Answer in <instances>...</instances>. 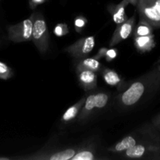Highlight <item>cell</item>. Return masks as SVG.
<instances>
[{
  "label": "cell",
  "instance_id": "6da1fadb",
  "mask_svg": "<svg viewBox=\"0 0 160 160\" xmlns=\"http://www.w3.org/2000/svg\"><path fill=\"white\" fill-rule=\"evenodd\" d=\"M160 90V65L143 74L127 85L116 96V106L130 110L153 98Z\"/></svg>",
  "mask_w": 160,
  "mask_h": 160
},
{
  "label": "cell",
  "instance_id": "7a4b0ae2",
  "mask_svg": "<svg viewBox=\"0 0 160 160\" xmlns=\"http://www.w3.org/2000/svg\"><path fill=\"white\" fill-rule=\"evenodd\" d=\"M158 142L160 144V132L152 123L143 125L129 135L124 137L112 146L107 148L108 152L118 154L143 142Z\"/></svg>",
  "mask_w": 160,
  "mask_h": 160
},
{
  "label": "cell",
  "instance_id": "3957f363",
  "mask_svg": "<svg viewBox=\"0 0 160 160\" xmlns=\"http://www.w3.org/2000/svg\"><path fill=\"white\" fill-rule=\"evenodd\" d=\"M123 159L160 160V144L158 142H143L118 153Z\"/></svg>",
  "mask_w": 160,
  "mask_h": 160
},
{
  "label": "cell",
  "instance_id": "277c9868",
  "mask_svg": "<svg viewBox=\"0 0 160 160\" xmlns=\"http://www.w3.org/2000/svg\"><path fill=\"white\" fill-rule=\"evenodd\" d=\"M50 34L46 22L40 12H33V28L31 42L41 54H45L50 45Z\"/></svg>",
  "mask_w": 160,
  "mask_h": 160
},
{
  "label": "cell",
  "instance_id": "5b68a950",
  "mask_svg": "<svg viewBox=\"0 0 160 160\" xmlns=\"http://www.w3.org/2000/svg\"><path fill=\"white\" fill-rule=\"evenodd\" d=\"M136 6L140 20L160 28V0H138Z\"/></svg>",
  "mask_w": 160,
  "mask_h": 160
},
{
  "label": "cell",
  "instance_id": "8992f818",
  "mask_svg": "<svg viewBox=\"0 0 160 160\" xmlns=\"http://www.w3.org/2000/svg\"><path fill=\"white\" fill-rule=\"evenodd\" d=\"M33 28V13L28 18L7 28V39L14 43L31 41Z\"/></svg>",
  "mask_w": 160,
  "mask_h": 160
},
{
  "label": "cell",
  "instance_id": "52a82bcc",
  "mask_svg": "<svg viewBox=\"0 0 160 160\" xmlns=\"http://www.w3.org/2000/svg\"><path fill=\"white\" fill-rule=\"evenodd\" d=\"M77 147L64 148V149L49 150V151H40L34 153L31 156H22V157H13L10 159H25V160H69L76 153Z\"/></svg>",
  "mask_w": 160,
  "mask_h": 160
},
{
  "label": "cell",
  "instance_id": "ba28073f",
  "mask_svg": "<svg viewBox=\"0 0 160 160\" xmlns=\"http://www.w3.org/2000/svg\"><path fill=\"white\" fill-rule=\"evenodd\" d=\"M94 45L95 38L93 36H88L78 39L65 48L64 51L68 53L75 60H78L89 56L93 49Z\"/></svg>",
  "mask_w": 160,
  "mask_h": 160
},
{
  "label": "cell",
  "instance_id": "9c48e42d",
  "mask_svg": "<svg viewBox=\"0 0 160 160\" xmlns=\"http://www.w3.org/2000/svg\"><path fill=\"white\" fill-rule=\"evenodd\" d=\"M135 25V15L130 18L127 19L123 23L118 24L115 31L113 33V35L110 41V48L115 46L123 40L126 39L133 32Z\"/></svg>",
  "mask_w": 160,
  "mask_h": 160
},
{
  "label": "cell",
  "instance_id": "30bf717a",
  "mask_svg": "<svg viewBox=\"0 0 160 160\" xmlns=\"http://www.w3.org/2000/svg\"><path fill=\"white\" fill-rule=\"evenodd\" d=\"M77 78L80 86L86 92L93 90L97 88V73L89 70H76Z\"/></svg>",
  "mask_w": 160,
  "mask_h": 160
},
{
  "label": "cell",
  "instance_id": "8fae6325",
  "mask_svg": "<svg viewBox=\"0 0 160 160\" xmlns=\"http://www.w3.org/2000/svg\"><path fill=\"white\" fill-rule=\"evenodd\" d=\"M102 77H103L104 81H105L106 84L111 87L116 88L119 92L123 91L125 88L127 87V83L124 81V80L119 76V73L115 72V70H111L108 68H102L100 70Z\"/></svg>",
  "mask_w": 160,
  "mask_h": 160
},
{
  "label": "cell",
  "instance_id": "7c38bea8",
  "mask_svg": "<svg viewBox=\"0 0 160 160\" xmlns=\"http://www.w3.org/2000/svg\"><path fill=\"white\" fill-rule=\"evenodd\" d=\"M130 4L127 0H122L118 4H109L107 6L108 12L116 24H120L128 19L125 13V8Z\"/></svg>",
  "mask_w": 160,
  "mask_h": 160
},
{
  "label": "cell",
  "instance_id": "4fadbf2b",
  "mask_svg": "<svg viewBox=\"0 0 160 160\" xmlns=\"http://www.w3.org/2000/svg\"><path fill=\"white\" fill-rule=\"evenodd\" d=\"M97 111L96 109V102H95V93L89 94L86 96V101L82 107L77 120L79 123H84L89 120L93 112Z\"/></svg>",
  "mask_w": 160,
  "mask_h": 160
},
{
  "label": "cell",
  "instance_id": "5bb4252c",
  "mask_svg": "<svg viewBox=\"0 0 160 160\" xmlns=\"http://www.w3.org/2000/svg\"><path fill=\"white\" fill-rule=\"evenodd\" d=\"M134 46L139 52H150L155 46V36L153 34L144 36H134Z\"/></svg>",
  "mask_w": 160,
  "mask_h": 160
},
{
  "label": "cell",
  "instance_id": "9a60e30c",
  "mask_svg": "<svg viewBox=\"0 0 160 160\" xmlns=\"http://www.w3.org/2000/svg\"><path fill=\"white\" fill-rule=\"evenodd\" d=\"M86 96L83 97L76 103H75L72 106H70L68 109H66V111L64 112L62 117H61V124H69L72 121H74L75 119L78 118V114H79L82 107H83V104H84L85 101H86Z\"/></svg>",
  "mask_w": 160,
  "mask_h": 160
},
{
  "label": "cell",
  "instance_id": "2e32d148",
  "mask_svg": "<svg viewBox=\"0 0 160 160\" xmlns=\"http://www.w3.org/2000/svg\"><path fill=\"white\" fill-rule=\"evenodd\" d=\"M97 148L93 144H86L77 149L75 156L71 160H94L97 156Z\"/></svg>",
  "mask_w": 160,
  "mask_h": 160
},
{
  "label": "cell",
  "instance_id": "e0dca14e",
  "mask_svg": "<svg viewBox=\"0 0 160 160\" xmlns=\"http://www.w3.org/2000/svg\"><path fill=\"white\" fill-rule=\"evenodd\" d=\"M76 70H89L98 73L103 68V66L98 59L93 58H83L76 60Z\"/></svg>",
  "mask_w": 160,
  "mask_h": 160
},
{
  "label": "cell",
  "instance_id": "ac0fdd59",
  "mask_svg": "<svg viewBox=\"0 0 160 160\" xmlns=\"http://www.w3.org/2000/svg\"><path fill=\"white\" fill-rule=\"evenodd\" d=\"M154 28L149 23L139 20L135 29H133V36H144L153 34Z\"/></svg>",
  "mask_w": 160,
  "mask_h": 160
},
{
  "label": "cell",
  "instance_id": "d6986e66",
  "mask_svg": "<svg viewBox=\"0 0 160 160\" xmlns=\"http://www.w3.org/2000/svg\"><path fill=\"white\" fill-rule=\"evenodd\" d=\"M110 95L106 92H97L95 93V102H96V109L97 111L102 110L104 109L108 104L109 102Z\"/></svg>",
  "mask_w": 160,
  "mask_h": 160
},
{
  "label": "cell",
  "instance_id": "ffe728a7",
  "mask_svg": "<svg viewBox=\"0 0 160 160\" xmlns=\"http://www.w3.org/2000/svg\"><path fill=\"white\" fill-rule=\"evenodd\" d=\"M13 70L5 62L0 61V79L7 81L13 77Z\"/></svg>",
  "mask_w": 160,
  "mask_h": 160
},
{
  "label": "cell",
  "instance_id": "44dd1931",
  "mask_svg": "<svg viewBox=\"0 0 160 160\" xmlns=\"http://www.w3.org/2000/svg\"><path fill=\"white\" fill-rule=\"evenodd\" d=\"M68 27L64 23H57L53 29V33L57 37H62V36L66 35L67 34H68Z\"/></svg>",
  "mask_w": 160,
  "mask_h": 160
},
{
  "label": "cell",
  "instance_id": "7402d4cb",
  "mask_svg": "<svg viewBox=\"0 0 160 160\" xmlns=\"http://www.w3.org/2000/svg\"><path fill=\"white\" fill-rule=\"evenodd\" d=\"M86 23H87V20L83 16H78L77 17H75V21H74L75 31L78 33L82 32L86 27Z\"/></svg>",
  "mask_w": 160,
  "mask_h": 160
},
{
  "label": "cell",
  "instance_id": "603a6c76",
  "mask_svg": "<svg viewBox=\"0 0 160 160\" xmlns=\"http://www.w3.org/2000/svg\"><path fill=\"white\" fill-rule=\"evenodd\" d=\"M118 55V51L116 48H111L107 50L106 53H105V59L108 62H110V61H112L113 59H115L117 57Z\"/></svg>",
  "mask_w": 160,
  "mask_h": 160
},
{
  "label": "cell",
  "instance_id": "cb8c5ba5",
  "mask_svg": "<svg viewBox=\"0 0 160 160\" xmlns=\"http://www.w3.org/2000/svg\"><path fill=\"white\" fill-rule=\"evenodd\" d=\"M47 0H29V7L32 10H34V9H36L38 6L43 4Z\"/></svg>",
  "mask_w": 160,
  "mask_h": 160
},
{
  "label": "cell",
  "instance_id": "d4e9b609",
  "mask_svg": "<svg viewBox=\"0 0 160 160\" xmlns=\"http://www.w3.org/2000/svg\"><path fill=\"white\" fill-rule=\"evenodd\" d=\"M107 50H108V48H105V47H102V48H100V49H99V51L97 52V53L93 56V57L95 58V59L100 60V59H102L103 57H104L105 53H106Z\"/></svg>",
  "mask_w": 160,
  "mask_h": 160
},
{
  "label": "cell",
  "instance_id": "484cf974",
  "mask_svg": "<svg viewBox=\"0 0 160 160\" xmlns=\"http://www.w3.org/2000/svg\"><path fill=\"white\" fill-rule=\"evenodd\" d=\"M152 124L153 125L156 129L160 131V113L158 114L157 116H155V117L152 119Z\"/></svg>",
  "mask_w": 160,
  "mask_h": 160
},
{
  "label": "cell",
  "instance_id": "4316f807",
  "mask_svg": "<svg viewBox=\"0 0 160 160\" xmlns=\"http://www.w3.org/2000/svg\"><path fill=\"white\" fill-rule=\"evenodd\" d=\"M127 1L129 2V3H130V4H132L133 6H136L138 0H127Z\"/></svg>",
  "mask_w": 160,
  "mask_h": 160
},
{
  "label": "cell",
  "instance_id": "83f0119b",
  "mask_svg": "<svg viewBox=\"0 0 160 160\" xmlns=\"http://www.w3.org/2000/svg\"><path fill=\"white\" fill-rule=\"evenodd\" d=\"M159 132H160V131H159Z\"/></svg>",
  "mask_w": 160,
  "mask_h": 160
},
{
  "label": "cell",
  "instance_id": "f1b7e54d",
  "mask_svg": "<svg viewBox=\"0 0 160 160\" xmlns=\"http://www.w3.org/2000/svg\"><path fill=\"white\" fill-rule=\"evenodd\" d=\"M0 1H1V0H0Z\"/></svg>",
  "mask_w": 160,
  "mask_h": 160
}]
</instances>
